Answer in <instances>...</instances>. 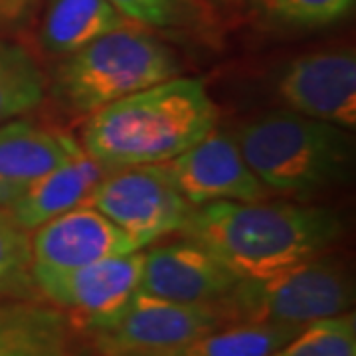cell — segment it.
Here are the masks:
<instances>
[{"label": "cell", "mask_w": 356, "mask_h": 356, "mask_svg": "<svg viewBox=\"0 0 356 356\" xmlns=\"http://www.w3.org/2000/svg\"><path fill=\"white\" fill-rule=\"evenodd\" d=\"M236 143L267 191L309 198L348 177L355 147L346 129L295 111L248 121Z\"/></svg>", "instance_id": "3957f363"}, {"label": "cell", "mask_w": 356, "mask_h": 356, "mask_svg": "<svg viewBox=\"0 0 356 356\" xmlns=\"http://www.w3.org/2000/svg\"><path fill=\"white\" fill-rule=\"evenodd\" d=\"M34 283L30 234L14 216L0 208V293L24 295Z\"/></svg>", "instance_id": "d6986e66"}, {"label": "cell", "mask_w": 356, "mask_h": 356, "mask_svg": "<svg viewBox=\"0 0 356 356\" xmlns=\"http://www.w3.org/2000/svg\"><path fill=\"white\" fill-rule=\"evenodd\" d=\"M303 327L234 323L153 356H271Z\"/></svg>", "instance_id": "2e32d148"}, {"label": "cell", "mask_w": 356, "mask_h": 356, "mask_svg": "<svg viewBox=\"0 0 356 356\" xmlns=\"http://www.w3.org/2000/svg\"><path fill=\"white\" fill-rule=\"evenodd\" d=\"M107 175V168L79 145L56 168L34 180L6 210L24 229H36L88 200L91 191Z\"/></svg>", "instance_id": "5bb4252c"}, {"label": "cell", "mask_w": 356, "mask_h": 356, "mask_svg": "<svg viewBox=\"0 0 356 356\" xmlns=\"http://www.w3.org/2000/svg\"><path fill=\"white\" fill-rule=\"evenodd\" d=\"M46 81L36 62L16 46L0 44V125L44 102Z\"/></svg>", "instance_id": "e0dca14e"}, {"label": "cell", "mask_w": 356, "mask_h": 356, "mask_svg": "<svg viewBox=\"0 0 356 356\" xmlns=\"http://www.w3.org/2000/svg\"><path fill=\"white\" fill-rule=\"evenodd\" d=\"M143 252L115 255L72 269L34 267V283L51 303L70 309L81 327L115 315L139 289Z\"/></svg>", "instance_id": "ba28073f"}, {"label": "cell", "mask_w": 356, "mask_h": 356, "mask_svg": "<svg viewBox=\"0 0 356 356\" xmlns=\"http://www.w3.org/2000/svg\"><path fill=\"white\" fill-rule=\"evenodd\" d=\"M281 99L295 113L356 127V56L353 50H327L295 58L277 81Z\"/></svg>", "instance_id": "9c48e42d"}, {"label": "cell", "mask_w": 356, "mask_h": 356, "mask_svg": "<svg viewBox=\"0 0 356 356\" xmlns=\"http://www.w3.org/2000/svg\"><path fill=\"white\" fill-rule=\"evenodd\" d=\"M355 289L343 264L315 255L261 280H240L218 303L228 325L261 323L307 327L346 313Z\"/></svg>", "instance_id": "5b68a950"}, {"label": "cell", "mask_w": 356, "mask_h": 356, "mask_svg": "<svg viewBox=\"0 0 356 356\" xmlns=\"http://www.w3.org/2000/svg\"><path fill=\"white\" fill-rule=\"evenodd\" d=\"M180 74L172 50L143 26L107 32L65 56L54 76V93L76 113H95Z\"/></svg>", "instance_id": "277c9868"}, {"label": "cell", "mask_w": 356, "mask_h": 356, "mask_svg": "<svg viewBox=\"0 0 356 356\" xmlns=\"http://www.w3.org/2000/svg\"><path fill=\"white\" fill-rule=\"evenodd\" d=\"M83 204L99 210L143 248L180 232L194 208L180 194L165 163L107 172Z\"/></svg>", "instance_id": "52a82bcc"}, {"label": "cell", "mask_w": 356, "mask_h": 356, "mask_svg": "<svg viewBox=\"0 0 356 356\" xmlns=\"http://www.w3.org/2000/svg\"><path fill=\"white\" fill-rule=\"evenodd\" d=\"M271 356H356L355 313L309 323Z\"/></svg>", "instance_id": "ac0fdd59"}, {"label": "cell", "mask_w": 356, "mask_h": 356, "mask_svg": "<svg viewBox=\"0 0 356 356\" xmlns=\"http://www.w3.org/2000/svg\"><path fill=\"white\" fill-rule=\"evenodd\" d=\"M218 117L202 79L175 76L89 115L81 147L107 170L163 165L210 135Z\"/></svg>", "instance_id": "7a4b0ae2"}, {"label": "cell", "mask_w": 356, "mask_h": 356, "mask_svg": "<svg viewBox=\"0 0 356 356\" xmlns=\"http://www.w3.org/2000/svg\"><path fill=\"white\" fill-rule=\"evenodd\" d=\"M127 24L135 22L127 20L109 0H50L40 28V42L54 56H70Z\"/></svg>", "instance_id": "9a60e30c"}, {"label": "cell", "mask_w": 356, "mask_h": 356, "mask_svg": "<svg viewBox=\"0 0 356 356\" xmlns=\"http://www.w3.org/2000/svg\"><path fill=\"white\" fill-rule=\"evenodd\" d=\"M180 232L238 280H261L323 254L341 236L343 222L323 206L220 200L194 206Z\"/></svg>", "instance_id": "6da1fadb"}, {"label": "cell", "mask_w": 356, "mask_h": 356, "mask_svg": "<svg viewBox=\"0 0 356 356\" xmlns=\"http://www.w3.org/2000/svg\"><path fill=\"white\" fill-rule=\"evenodd\" d=\"M238 281L216 255L186 240L145 254L137 291L184 305H218Z\"/></svg>", "instance_id": "7c38bea8"}, {"label": "cell", "mask_w": 356, "mask_h": 356, "mask_svg": "<svg viewBox=\"0 0 356 356\" xmlns=\"http://www.w3.org/2000/svg\"><path fill=\"white\" fill-rule=\"evenodd\" d=\"M165 165L180 194L192 206L220 200L255 202L267 194L238 143L218 129Z\"/></svg>", "instance_id": "30bf717a"}, {"label": "cell", "mask_w": 356, "mask_h": 356, "mask_svg": "<svg viewBox=\"0 0 356 356\" xmlns=\"http://www.w3.org/2000/svg\"><path fill=\"white\" fill-rule=\"evenodd\" d=\"M38 0H0V20L14 22L22 18Z\"/></svg>", "instance_id": "7402d4cb"}, {"label": "cell", "mask_w": 356, "mask_h": 356, "mask_svg": "<svg viewBox=\"0 0 356 356\" xmlns=\"http://www.w3.org/2000/svg\"><path fill=\"white\" fill-rule=\"evenodd\" d=\"M79 147L70 135L30 121L0 125V208H6L40 177L50 172Z\"/></svg>", "instance_id": "4fadbf2b"}, {"label": "cell", "mask_w": 356, "mask_h": 356, "mask_svg": "<svg viewBox=\"0 0 356 356\" xmlns=\"http://www.w3.org/2000/svg\"><path fill=\"white\" fill-rule=\"evenodd\" d=\"M0 356H38V353H32V355H26V353H0ZM44 356H50L44 350Z\"/></svg>", "instance_id": "603a6c76"}, {"label": "cell", "mask_w": 356, "mask_h": 356, "mask_svg": "<svg viewBox=\"0 0 356 356\" xmlns=\"http://www.w3.org/2000/svg\"><path fill=\"white\" fill-rule=\"evenodd\" d=\"M228 325L218 305H184L137 291L115 315L91 325L102 356H153Z\"/></svg>", "instance_id": "8992f818"}, {"label": "cell", "mask_w": 356, "mask_h": 356, "mask_svg": "<svg viewBox=\"0 0 356 356\" xmlns=\"http://www.w3.org/2000/svg\"><path fill=\"white\" fill-rule=\"evenodd\" d=\"M127 20L143 28H172L186 22V0H109Z\"/></svg>", "instance_id": "44dd1931"}, {"label": "cell", "mask_w": 356, "mask_h": 356, "mask_svg": "<svg viewBox=\"0 0 356 356\" xmlns=\"http://www.w3.org/2000/svg\"><path fill=\"white\" fill-rule=\"evenodd\" d=\"M271 22L293 28H318L339 22L353 10L355 0H252Z\"/></svg>", "instance_id": "ffe728a7"}, {"label": "cell", "mask_w": 356, "mask_h": 356, "mask_svg": "<svg viewBox=\"0 0 356 356\" xmlns=\"http://www.w3.org/2000/svg\"><path fill=\"white\" fill-rule=\"evenodd\" d=\"M30 243L40 269H72L143 250L139 240L88 204L38 226Z\"/></svg>", "instance_id": "8fae6325"}]
</instances>
